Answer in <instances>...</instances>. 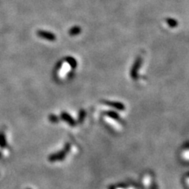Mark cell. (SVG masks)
<instances>
[{
	"label": "cell",
	"mask_w": 189,
	"mask_h": 189,
	"mask_svg": "<svg viewBox=\"0 0 189 189\" xmlns=\"http://www.w3.org/2000/svg\"><path fill=\"white\" fill-rule=\"evenodd\" d=\"M69 149H70V146H69V144H67L64 150H62V151H60L59 152L54 153V154H51V155L48 157V161L51 162L62 161V160H64L65 158H66V154H67V151H69Z\"/></svg>",
	"instance_id": "1"
},
{
	"label": "cell",
	"mask_w": 189,
	"mask_h": 189,
	"mask_svg": "<svg viewBox=\"0 0 189 189\" xmlns=\"http://www.w3.org/2000/svg\"><path fill=\"white\" fill-rule=\"evenodd\" d=\"M37 36H40V38L44 39V40H51L53 41L55 40V36L53 33L49 32L47 31H43V30H38L36 32Z\"/></svg>",
	"instance_id": "2"
},
{
	"label": "cell",
	"mask_w": 189,
	"mask_h": 189,
	"mask_svg": "<svg viewBox=\"0 0 189 189\" xmlns=\"http://www.w3.org/2000/svg\"><path fill=\"white\" fill-rule=\"evenodd\" d=\"M6 147H7V141H6L5 134L3 132H0V147L6 148Z\"/></svg>",
	"instance_id": "3"
},
{
	"label": "cell",
	"mask_w": 189,
	"mask_h": 189,
	"mask_svg": "<svg viewBox=\"0 0 189 189\" xmlns=\"http://www.w3.org/2000/svg\"><path fill=\"white\" fill-rule=\"evenodd\" d=\"M49 118L51 121H53V122H56V121H57V120H56V117H55V116H53V115L50 116Z\"/></svg>",
	"instance_id": "4"
},
{
	"label": "cell",
	"mask_w": 189,
	"mask_h": 189,
	"mask_svg": "<svg viewBox=\"0 0 189 189\" xmlns=\"http://www.w3.org/2000/svg\"><path fill=\"white\" fill-rule=\"evenodd\" d=\"M151 189H156V187H155V185H154H154H153L152 188H151Z\"/></svg>",
	"instance_id": "5"
},
{
	"label": "cell",
	"mask_w": 189,
	"mask_h": 189,
	"mask_svg": "<svg viewBox=\"0 0 189 189\" xmlns=\"http://www.w3.org/2000/svg\"><path fill=\"white\" fill-rule=\"evenodd\" d=\"M27 189H32V188H29V187H28V188H27Z\"/></svg>",
	"instance_id": "6"
},
{
	"label": "cell",
	"mask_w": 189,
	"mask_h": 189,
	"mask_svg": "<svg viewBox=\"0 0 189 189\" xmlns=\"http://www.w3.org/2000/svg\"><path fill=\"white\" fill-rule=\"evenodd\" d=\"M111 189H114V188H111Z\"/></svg>",
	"instance_id": "7"
}]
</instances>
